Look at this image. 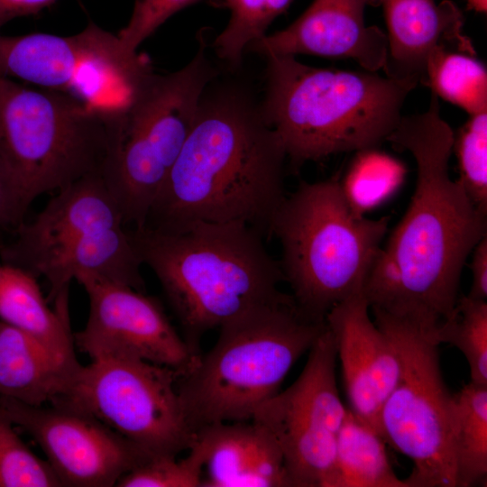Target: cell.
<instances>
[{"label": "cell", "instance_id": "e575fe53", "mask_svg": "<svg viewBox=\"0 0 487 487\" xmlns=\"http://www.w3.org/2000/svg\"><path fill=\"white\" fill-rule=\"evenodd\" d=\"M467 7L476 13L486 14L487 0H466Z\"/></svg>", "mask_w": 487, "mask_h": 487}, {"label": "cell", "instance_id": "4dcf8cb0", "mask_svg": "<svg viewBox=\"0 0 487 487\" xmlns=\"http://www.w3.org/2000/svg\"><path fill=\"white\" fill-rule=\"evenodd\" d=\"M199 0H134L127 24L117 33L124 47L137 52L148 37L170 16Z\"/></svg>", "mask_w": 487, "mask_h": 487}, {"label": "cell", "instance_id": "3957f363", "mask_svg": "<svg viewBox=\"0 0 487 487\" xmlns=\"http://www.w3.org/2000/svg\"><path fill=\"white\" fill-rule=\"evenodd\" d=\"M128 231L197 354L206 332L285 294L279 289L284 281L279 262L266 250L264 237L244 223Z\"/></svg>", "mask_w": 487, "mask_h": 487}, {"label": "cell", "instance_id": "f1b7e54d", "mask_svg": "<svg viewBox=\"0 0 487 487\" xmlns=\"http://www.w3.org/2000/svg\"><path fill=\"white\" fill-rule=\"evenodd\" d=\"M452 152L458 162L457 181L474 205L487 212V112L469 115L454 135Z\"/></svg>", "mask_w": 487, "mask_h": 487}, {"label": "cell", "instance_id": "5b68a950", "mask_svg": "<svg viewBox=\"0 0 487 487\" xmlns=\"http://www.w3.org/2000/svg\"><path fill=\"white\" fill-rule=\"evenodd\" d=\"M326 327L287 293L221 326L213 348L177 380L191 430L252 419Z\"/></svg>", "mask_w": 487, "mask_h": 487}, {"label": "cell", "instance_id": "9a60e30c", "mask_svg": "<svg viewBox=\"0 0 487 487\" xmlns=\"http://www.w3.org/2000/svg\"><path fill=\"white\" fill-rule=\"evenodd\" d=\"M56 192L32 221H23L14 238L0 246L2 262L39 278L88 236L125 225L100 173L84 176Z\"/></svg>", "mask_w": 487, "mask_h": 487}, {"label": "cell", "instance_id": "7c38bea8", "mask_svg": "<svg viewBox=\"0 0 487 487\" xmlns=\"http://www.w3.org/2000/svg\"><path fill=\"white\" fill-rule=\"evenodd\" d=\"M336 358L326 325L298 379L263 402L251 419L277 442L290 487H328L337 436L348 412L338 393Z\"/></svg>", "mask_w": 487, "mask_h": 487}, {"label": "cell", "instance_id": "d6a6232c", "mask_svg": "<svg viewBox=\"0 0 487 487\" xmlns=\"http://www.w3.org/2000/svg\"><path fill=\"white\" fill-rule=\"evenodd\" d=\"M471 262L472 286L468 296L476 299L487 298V234L484 235L473 250Z\"/></svg>", "mask_w": 487, "mask_h": 487}, {"label": "cell", "instance_id": "836d02e7", "mask_svg": "<svg viewBox=\"0 0 487 487\" xmlns=\"http://www.w3.org/2000/svg\"><path fill=\"white\" fill-rule=\"evenodd\" d=\"M57 0H0V29L13 19L35 14Z\"/></svg>", "mask_w": 487, "mask_h": 487}, {"label": "cell", "instance_id": "2e32d148", "mask_svg": "<svg viewBox=\"0 0 487 487\" xmlns=\"http://www.w3.org/2000/svg\"><path fill=\"white\" fill-rule=\"evenodd\" d=\"M369 309L361 292L335 306L326 322L341 362L350 410L381 435V410L400 380L401 361L390 336L371 318Z\"/></svg>", "mask_w": 487, "mask_h": 487}, {"label": "cell", "instance_id": "4316f807", "mask_svg": "<svg viewBox=\"0 0 487 487\" xmlns=\"http://www.w3.org/2000/svg\"><path fill=\"white\" fill-rule=\"evenodd\" d=\"M404 175L401 162L372 148L357 152L341 185L350 202L364 214L391 194Z\"/></svg>", "mask_w": 487, "mask_h": 487}, {"label": "cell", "instance_id": "ba28073f", "mask_svg": "<svg viewBox=\"0 0 487 487\" xmlns=\"http://www.w3.org/2000/svg\"><path fill=\"white\" fill-rule=\"evenodd\" d=\"M108 109L0 76V152L32 201L101 172Z\"/></svg>", "mask_w": 487, "mask_h": 487}, {"label": "cell", "instance_id": "f546056e", "mask_svg": "<svg viewBox=\"0 0 487 487\" xmlns=\"http://www.w3.org/2000/svg\"><path fill=\"white\" fill-rule=\"evenodd\" d=\"M184 459L177 456L152 457L125 473L117 487H198L202 484L206 452L195 438Z\"/></svg>", "mask_w": 487, "mask_h": 487}, {"label": "cell", "instance_id": "7402d4cb", "mask_svg": "<svg viewBox=\"0 0 487 487\" xmlns=\"http://www.w3.org/2000/svg\"><path fill=\"white\" fill-rule=\"evenodd\" d=\"M379 432L348 409L328 487H408L395 473Z\"/></svg>", "mask_w": 487, "mask_h": 487}, {"label": "cell", "instance_id": "44dd1931", "mask_svg": "<svg viewBox=\"0 0 487 487\" xmlns=\"http://www.w3.org/2000/svg\"><path fill=\"white\" fill-rule=\"evenodd\" d=\"M37 279L0 262V320L32 336L61 362L78 368L69 311L49 307Z\"/></svg>", "mask_w": 487, "mask_h": 487}, {"label": "cell", "instance_id": "d4e9b609", "mask_svg": "<svg viewBox=\"0 0 487 487\" xmlns=\"http://www.w3.org/2000/svg\"><path fill=\"white\" fill-rule=\"evenodd\" d=\"M436 345L449 344L465 357L471 381L487 386V302L468 295L459 297L448 318L434 331Z\"/></svg>", "mask_w": 487, "mask_h": 487}, {"label": "cell", "instance_id": "83f0119b", "mask_svg": "<svg viewBox=\"0 0 487 487\" xmlns=\"http://www.w3.org/2000/svg\"><path fill=\"white\" fill-rule=\"evenodd\" d=\"M60 486L48 462L27 446L0 407V487Z\"/></svg>", "mask_w": 487, "mask_h": 487}, {"label": "cell", "instance_id": "52a82bcc", "mask_svg": "<svg viewBox=\"0 0 487 487\" xmlns=\"http://www.w3.org/2000/svg\"><path fill=\"white\" fill-rule=\"evenodd\" d=\"M388 224V216L360 212L337 178L302 182L286 196L271 236L280 244L279 263L297 305L324 321L335 306L363 292Z\"/></svg>", "mask_w": 487, "mask_h": 487}, {"label": "cell", "instance_id": "d6986e66", "mask_svg": "<svg viewBox=\"0 0 487 487\" xmlns=\"http://www.w3.org/2000/svg\"><path fill=\"white\" fill-rule=\"evenodd\" d=\"M196 439L206 452L201 487H290L282 453L260 424H212Z\"/></svg>", "mask_w": 487, "mask_h": 487}, {"label": "cell", "instance_id": "8992f818", "mask_svg": "<svg viewBox=\"0 0 487 487\" xmlns=\"http://www.w3.org/2000/svg\"><path fill=\"white\" fill-rule=\"evenodd\" d=\"M202 35L194 58L169 74L148 71L106 114L101 176L132 228L143 226L217 72Z\"/></svg>", "mask_w": 487, "mask_h": 487}, {"label": "cell", "instance_id": "5bb4252c", "mask_svg": "<svg viewBox=\"0 0 487 487\" xmlns=\"http://www.w3.org/2000/svg\"><path fill=\"white\" fill-rule=\"evenodd\" d=\"M14 425L41 448L61 486L112 487L152 456L95 417L61 404L32 406L0 396Z\"/></svg>", "mask_w": 487, "mask_h": 487}, {"label": "cell", "instance_id": "277c9868", "mask_svg": "<svg viewBox=\"0 0 487 487\" xmlns=\"http://www.w3.org/2000/svg\"><path fill=\"white\" fill-rule=\"evenodd\" d=\"M261 105L292 170L330 155L376 148L398 125L414 79L315 68L268 56Z\"/></svg>", "mask_w": 487, "mask_h": 487}, {"label": "cell", "instance_id": "4fadbf2b", "mask_svg": "<svg viewBox=\"0 0 487 487\" xmlns=\"http://www.w3.org/2000/svg\"><path fill=\"white\" fill-rule=\"evenodd\" d=\"M76 280L87 295L89 311L85 327L73 334L74 344L91 361L139 359L179 374L197 363L200 354L189 348L157 299L95 275Z\"/></svg>", "mask_w": 487, "mask_h": 487}, {"label": "cell", "instance_id": "e0dca14e", "mask_svg": "<svg viewBox=\"0 0 487 487\" xmlns=\"http://www.w3.org/2000/svg\"><path fill=\"white\" fill-rule=\"evenodd\" d=\"M381 0H313L285 29L265 34L248 50L264 57L298 54L352 59L369 71L383 69L388 39L379 27L367 26L364 11Z\"/></svg>", "mask_w": 487, "mask_h": 487}, {"label": "cell", "instance_id": "7a4b0ae2", "mask_svg": "<svg viewBox=\"0 0 487 487\" xmlns=\"http://www.w3.org/2000/svg\"><path fill=\"white\" fill-rule=\"evenodd\" d=\"M287 156L261 105L243 91L202 96L170 175L142 227L171 231L194 223H244L271 236L286 198Z\"/></svg>", "mask_w": 487, "mask_h": 487}, {"label": "cell", "instance_id": "ffe728a7", "mask_svg": "<svg viewBox=\"0 0 487 487\" xmlns=\"http://www.w3.org/2000/svg\"><path fill=\"white\" fill-rule=\"evenodd\" d=\"M80 366L67 365L35 338L0 320V396L32 406L50 404L65 393Z\"/></svg>", "mask_w": 487, "mask_h": 487}, {"label": "cell", "instance_id": "484cf974", "mask_svg": "<svg viewBox=\"0 0 487 487\" xmlns=\"http://www.w3.org/2000/svg\"><path fill=\"white\" fill-rule=\"evenodd\" d=\"M294 0H214L229 9L230 18L216 37L213 48L217 56L233 67L241 64L244 51L266 34L272 21L284 13Z\"/></svg>", "mask_w": 487, "mask_h": 487}, {"label": "cell", "instance_id": "6da1fadb", "mask_svg": "<svg viewBox=\"0 0 487 487\" xmlns=\"http://www.w3.org/2000/svg\"><path fill=\"white\" fill-rule=\"evenodd\" d=\"M454 135L432 93L427 110L402 115L388 137L414 158L416 187L363 289L370 309L408 320L429 337L452 314L464 265L487 234V212L450 177Z\"/></svg>", "mask_w": 487, "mask_h": 487}, {"label": "cell", "instance_id": "9c48e42d", "mask_svg": "<svg viewBox=\"0 0 487 487\" xmlns=\"http://www.w3.org/2000/svg\"><path fill=\"white\" fill-rule=\"evenodd\" d=\"M371 310L401 361L400 380L381 410L380 433L412 461L408 487H456L454 397L443 380L438 345L413 323Z\"/></svg>", "mask_w": 487, "mask_h": 487}, {"label": "cell", "instance_id": "603a6c76", "mask_svg": "<svg viewBox=\"0 0 487 487\" xmlns=\"http://www.w3.org/2000/svg\"><path fill=\"white\" fill-rule=\"evenodd\" d=\"M453 397L456 487H470L487 475V386L470 381Z\"/></svg>", "mask_w": 487, "mask_h": 487}, {"label": "cell", "instance_id": "8fae6325", "mask_svg": "<svg viewBox=\"0 0 487 487\" xmlns=\"http://www.w3.org/2000/svg\"><path fill=\"white\" fill-rule=\"evenodd\" d=\"M151 69L146 55L127 51L117 34L93 22L69 36L0 34V76L98 107L120 105Z\"/></svg>", "mask_w": 487, "mask_h": 487}, {"label": "cell", "instance_id": "1f68e13d", "mask_svg": "<svg viewBox=\"0 0 487 487\" xmlns=\"http://www.w3.org/2000/svg\"><path fill=\"white\" fill-rule=\"evenodd\" d=\"M32 202L23 184L0 152V229L14 231L25 221Z\"/></svg>", "mask_w": 487, "mask_h": 487}, {"label": "cell", "instance_id": "30bf717a", "mask_svg": "<svg viewBox=\"0 0 487 487\" xmlns=\"http://www.w3.org/2000/svg\"><path fill=\"white\" fill-rule=\"evenodd\" d=\"M179 376L139 359L95 360L81 365L65 393L50 404L95 417L152 457L177 456L196 438L177 391Z\"/></svg>", "mask_w": 487, "mask_h": 487}, {"label": "cell", "instance_id": "ac0fdd59", "mask_svg": "<svg viewBox=\"0 0 487 487\" xmlns=\"http://www.w3.org/2000/svg\"><path fill=\"white\" fill-rule=\"evenodd\" d=\"M388 32L384 72L426 85L428 60L441 51L476 54L464 34V15L449 0H381Z\"/></svg>", "mask_w": 487, "mask_h": 487}, {"label": "cell", "instance_id": "cb8c5ba5", "mask_svg": "<svg viewBox=\"0 0 487 487\" xmlns=\"http://www.w3.org/2000/svg\"><path fill=\"white\" fill-rule=\"evenodd\" d=\"M425 86L469 115L487 112V71L474 55L452 51L433 55L427 62Z\"/></svg>", "mask_w": 487, "mask_h": 487}]
</instances>
